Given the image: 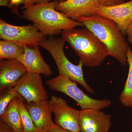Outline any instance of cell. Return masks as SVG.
<instances>
[{"label": "cell", "instance_id": "cell-1", "mask_svg": "<svg viewBox=\"0 0 132 132\" xmlns=\"http://www.w3.org/2000/svg\"><path fill=\"white\" fill-rule=\"evenodd\" d=\"M59 3V0H54L22 7V17L32 22L38 30L46 36H53L64 30L84 26L81 22L73 20L56 10Z\"/></svg>", "mask_w": 132, "mask_h": 132}, {"label": "cell", "instance_id": "cell-2", "mask_svg": "<svg viewBox=\"0 0 132 132\" xmlns=\"http://www.w3.org/2000/svg\"><path fill=\"white\" fill-rule=\"evenodd\" d=\"M77 21L82 23L98 38L106 47L109 56L123 65H128L129 46L124 35L114 22L97 14L80 17Z\"/></svg>", "mask_w": 132, "mask_h": 132}, {"label": "cell", "instance_id": "cell-3", "mask_svg": "<svg viewBox=\"0 0 132 132\" xmlns=\"http://www.w3.org/2000/svg\"><path fill=\"white\" fill-rule=\"evenodd\" d=\"M61 35L85 66L91 68L99 67L109 56L105 46L86 28L64 30Z\"/></svg>", "mask_w": 132, "mask_h": 132}, {"label": "cell", "instance_id": "cell-4", "mask_svg": "<svg viewBox=\"0 0 132 132\" xmlns=\"http://www.w3.org/2000/svg\"><path fill=\"white\" fill-rule=\"evenodd\" d=\"M65 42L62 38L50 36L42 42L39 46L47 50L51 55L57 66L59 75L65 76L71 80L78 82L88 92L93 94L94 90L85 80L82 71V62L80 60L79 64L75 65L66 57L64 52Z\"/></svg>", "mask_w": 132, "mask_h": 132}, {"label": "cell", "instance_id": "cell-5", "mask_svg": "<svg viewBox=\"0 0 132 132\" xmlns=\"http://www.w3.org/2000/svg\"><path fill=\"white\" fill-rule=\"evenodd\" d=\"M46 84L51 90L63 93L73 99L81 110L89 109L101 110L112 104L109 100H96L89 97L78 87L76 82L64 75H59L47 80Z\"/></svg>", "mask_w": 132, "mask_h": 132}, {"label": "cell", "instance_id": "cell-6", "mask_svg": "<svg viewBox=\"0 0 132 132\" xmlns=\"http://www.w3.org/2000/svg\"><path fill=\"white\" fill-rule=\"evenodd\" d=\"M46 36L41 33L34 25L16 26L0 19V38L22 46H39Z\"/></svg>", "mask_w": 132, "mask_h": 132}, {"label": "cell", "instance_id": "cell-7", "mask_svg": "<svg viewBox=\"0 0 132 132\" xmlns=\"http://www.w3.org/2000/svg\"><path fill=\"white\" fill-rule=\"evenodd\" d=\"M48 102L54 114L55 125L71 131L80 132V111L69 106L64 99L55 95L52 96Z\"/></svg>", "mask_w": 132, "mask_h": 132}, {"label": "cell", "instance_id": "cell-8", "mask_svg": "<svg viewBox=\"0 0 132 132\" xmlns=\"http://www.w3.org/2000/svg\"><path fill=\"white\" fill-rule=\"evenodd\" d=\"M27 102H39L47 101L48 96L39 74L27 72L13 87Z\"/></svg>", "mask_w": 132, "mask_h": 132}, {"label": "cell", "instance_id": "cell-9", "mask_svg": "<svg viewBox=\"0 0 132 132\" xmlns=\"http://www.w3.org/2000/svg\"><path fill=\"white\" fill-rule=\"evenodd\" d=\"M79 124L80 132H108L112 126L111 116L101 110H81Z\"/></svg>", "mask_w": 132, "mask_h": 132}, {"label": "cell", "instance_id": "cell-10", "mask_svg": "<svg viewBox=\"0 0 132 132\" xmlns=\"http://www.w3.org/2000/svg\"><path fill=\"white\" fill-rule=\"evenodd\" d=\"M98 15L113 21L124 35L132 21V0L111 6L100 5L95 10Z\"/></svg>", "mask_w": 132, "mask_h": 132}, {"label": "cell", "instance_id": "cell-11", "mask_svg": "<svg viewBox=\"0 0 132 132\" xmlns=\"http://www.w3.org/2000/svg\"><path fill=\"white\" fill-rule=\"evenodd\" d=\"M100 5L98 0H68L59 3L56 9L77 21L80 17L95 14V10Z\"/></svg>", "mask_w": 132, "mask_h": 132}, {"label": "cell", "instance_id": "cell-12", "mask_svg": "<svg viewBox=\"0 0 132 132\" xmlns=\"http://www.w3.org/2000/svg\"><path fill=\"white\" fill-rule=\"evenodd\" d=\"M28 71L26 67L16 59L3 60L0 62V91L13 87Z\"/></svg>", "mask_w": 132, "mask_h": 132}, {"label": "cell", "instance_id": "cell-13", "mask_svg": "<svg viewBox=\"0 0 132 132\" xmlns=\"http://www.w3.org/2000/svg\"><path fill=\"white\" fill-rule=\"evenodd\" d=\"M39 46H24V53L17 60L26 67L28 72L49 77L53 74V72L43 58Z\"/></svg>", "mask_w": 132, "mask_h": 132}, {"label": "cell", "instance_id": "cell-14", "mask_svg": "<svg viewBox=\"0 0 132 132\" xmlns=\"http://www.w3.org/2000/svg\"><path fill=\"white\" fill-rule=\"evenodd\" d=\"M25 103L38 132H44L55 125L48 101Z\"/></svg>", "mask_w": 132, "mask_h": 132}, {"label": "cell", "instance_id": "cell-15", "mask_svg": "<svg viewBox=\"0 0 132 132\" xmlns=\"http://www.w3.org/2000/svg\"><path fill=\"white\" fill-rule=\"evenodd\" d=\"M18 98L14 99L8 106L1 120L6 123L14 132H23V127L18 108Z\"/></svg>", "mask_w": 132, "mask_h": 132}, {"label": "cell", "instance_id": "cell-16", "mask_svg": "<svg viewBox=\"0 0 132 132\" xmlns=\"http://www.w3.org/2000/svg\"><path fill=\"white\" fill-rule=\"evenodd\" d=\"M129 71L124 88L119 95V100L124 106L132 108V51L128 48L127 53Z\"/></svg>", "mask_w": 132, "mask_h": 132}, {"label": "cell", "instance_id": "cell-17", "mask_svg": "<svg viewBox=\"0 0 132 132\" xmlns=\"http://www.w3.org/2000/svg\"><path fill=\"white\" fill-rule=\"evenodd\" d=\"M24 47L15 43L2 40L0 41V60H18L24 52Z\"/></svg>", "mask_w": 132, "mask_h": 132}, {"label": "cell", "instance_id": "cell-18", "mask_svg": "<svg viewBox=\"0 0 132 132\" xmlns=\"http://www.w3.org/2000/svg\"><path fill=\"white\" fill-rule=\"evenodd\" d=\"M18 108L24 132H38L24 101L18 100Z\"/></svg>", "mask_w": 132, "mask_h": 132}, {"label": "cell", "instance_id": "cell-19", "mask_svg": "<svg viewBox=\"0 0 132 132\" xmlns=\"http://www.w3.org/2000/svg\"><path fill=\"white\" fill-rule=\"evenodd\" d=\"M0 96V116L5 112L9 105L15 98L25 101L21 95L15 90L13 87H10L3 90Z\"/></svg>", "mask_w": 132, "mask_h": 132}, {"label": "cell", "instance_id": "cell-20", "mask_svg": "<svg viewBox=\"0 0 132 132\" xmlns=\"http://www.w3.org/2000/svg\"><path fill=\"white\" fill-rule=\"evenodd\" d=\"M36 3H37L36 0H10V9L12 10L13 13L18 16H20L18 10L19 5L23 4L24 5L23 6L26 7L32 6Z\"/></svg>", "mask_w": 132, "mask_h": 132}, {"label": "cell", "instance_id": "cell-21", "mask_svg": "<svg viewBox=\"0 0 132 132\" xmlns=\"http://www.w3.org/2000/svg\"><path fill=\"white\" fill-rule=\"evenodd\" d=\"M102 6H111L124 3L125 0H98Z\"/></svg>", "mask_w": 132, "mask_h": 132}, {"label": "cell", "instance_id": "cell-22", "mask_svg": "<svg viewBox=\"0 0 132 132\" xmlns=\"http://www.w3.org/2000/svg\"><path fill=\"white\" fill-rule=\"evenodd\" d=\"M44 132H73L69 131L64 128L58 126L56 125H54L53 126L50 128L49 129L45 131Z\"/></svg>", "mask_w": 132, "mask_h": 132}, {"label": "cell", "instance_id": "cell-23", "mask_svg": "<svg viewBox=\"0 0 132 132\" xmlns=\"http://www.w3.org/2000/svg\"><path fill=\"white\" fill-rule=\"evenodd\" d=\"M0 132H14V131L8 125L0 120Z\"/></svg>", "mask_w": 132, "mask_h": 132}, {"label": "cell", "instance_id": "cell-24", "mask_svg": "<svg viewBox=\"0 0 132 132\" xmlns=\"http://www.w3.org/2000/svg\"><path fill=\"white\" fill-rule=\"evenodd\" d=\"M126 35L127 36L128 40L132 44V21L128 27Z\"/></svg>", "mask_w": 132, "mask_h": 132}, {"label": "cell", "instance_id": "cell-25", "mask_svg": "<svg viewBox=\"0 0 132 132\" xmlns=\"http://www.w3.org/2000/svg\"><path fill=\"white\" fill-rule=\"evenodd\" d=\"M10 0H0V6L10 8Z\"/></svg>", "mask_w": 132, "mask_h": 132}, {"label": "cell", "instance_id": "cell-26", "mask_svg": "<svg viewBox=\"0 0 132 132\" xmlns=\"http://www.w3.org/2000/svg\"><path fill=\"white\" fill-rule=\"evenodd\" d=\"M53 0H36L37 3H45L52 1Z\"/></svg>", "mask_w": 132, "mask_h": 132}, {"label": "cell", "instance_id": "cell-27", "mask_svg": "<svg viewBox=\"0 0 132 132\" xmlns=\"http://www.w3.org/2000/svg\"><path fill=\"white\" fill-rule=\"evenodd\" d=\"M60 2H64L67 1L68 0H59Z\"/></svg>", "mask_w": 132, "mask_h": 132}, {"label": "cell", "instance_id": "cell-28", "mask_svg": "<svg viewBox=\"0 0 132 132\" xmlns=\"http://www.w3.org/2000/svg\"></svg>", "mask_w": 132, "mask_h": 132}]
</instances>
